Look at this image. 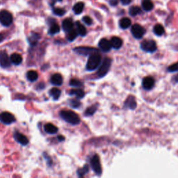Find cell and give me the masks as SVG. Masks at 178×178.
I'll use <instances>...</instances> for the list:
<instances>
[{"label":"cell","instance_id":"26","mask_svg":"<svg viewBox=\"0 0 178 178\" xmlns=\"http://www.w3.org/2000/svg\"><path fill=\"white\" fill-rule=\"evenodd\" d=\"M153 32L155 35H157L158 36H162L163 34H164L165 30L162 25H157L154 27Z\"/></svg>","mask_w":178,"mask_h":178},{"label":"cell","instance_id":"1","mask_svg":"<svg viewBox=\"0 0 178 178\" xmlns=\"http://www.w3.org/2000/svg\"><path fill=\"white\" fill-rule=\"evenodd\" d=\"M102 61L101 55L99 52H95L89 56L88 62L86 64V69L88 71H93L100 65Z\"/></svg>","mask_w":178,"mask_h":178},{"label":"cell","instance_id":"31","mask_svg":"<svg viewBox=\"0 0 178 178\" xmlns=\"http://www.w3.org/2000/svg\"><path fill=\"white\" fill-rule=\"evenodd\" d=\"M59 32H60V27L59 25L56 24V23L51 25L50 29H49V34H50V35H54V34H57V33H59Z\"/></svg>","mask_w":178,"mask_h":178},{"label":"cell","instance_id":"38","mask_svg":"<svg viewBox=\"0 0 178 178\" xmlns=\"http://www.w3.org/2000/svg\"><path fill=\"white\" fill-rule=\"evenodd\" d=\"M83 21L84 22L85 24H86L87 25H91L93 22L92 19L90 17H88V16H84V17L83 18Z\"/></svg>","mask_w":178,"mask_h":178},{"label":"cell","instance_id":"18","mask_svg":"<svg viewBox=\"0 0 178 178\" xmlns=\"http://www.w3.org/2000/svg\"><path fill=\"white\" fill-rule=\"evenodd\" d=\"M44 130L45 132H47V133L50 134H56L58 132L57 127H56L55 125L53 124H51V123H47V124H45L44 126Z\"/></svg>","mask_w":178,"mask_h":178},{"label":"cell","instance_id":"44","mask_svg":"<svg viewBox=\"0 0 178 178\" xmlns=\"http://www.w3.org/2000/svg\"><path fill=\"white\" fill-rule=\"evenodd\" d=\"M56 1H62V0H52V2H51V4H52H52H54V3L56 2Z\"/></svg>","mask_w":178,"mask_h":178},{"label":"cell","instance_id":"28","mask_svg":"<svg viewBox=\"0 0 178 178\" xmlns=\"http://www.w3.org/2000/svg\"><path fill=\"white\" fill-rule=\"evenodd\" d=\"M78 34H78L77 31L74 29H72V30H70V32H68V34H67V39H68V41L70 42L73 41L75 40L76 38L77 37Z\"/></svg>","mask_w":178,"mask_h":178},{"label":"cell","instance_id":"17","mask_svg":"<svg viewBox=\"0 0 178 178\" xmlns=\"http://www.w3.org/2000/svg\"><path fill=\"white\" fill-rule=\"evenodd\" d=\"M11 59V62L13 64L18 65L20 64H21L22 62V57L20 54H18V53H14L10 57Z\"/></svg>","mask_w":178,"mask_h":178},{"label":"cell","instance_id":"23","mask_svg":"<svg viewBox=\"0 0 178 178\" xmlns=\"http://www.w3.org/2000/svg\"><path fill=\"white\" fill-rule=\"evenodd\" d=\"M70 94L72 95H76L78 99H81L85 96V93L82 89H72L70 90Z\"/></svg>","mask_w":178,"mask_h":178},{"label":"cell","instance_id":"40","mask_svg":"<svg viewBox=\"0 0 178 178\" xmlns=\"http://www.w3.org/2000/svg\"><path fill=\"white\" fill-rule=\"evenodd\" d=\"M121 1L123 5H128L131 3L132 0H121Z\"/></svg>","mask_w":178,"mask_h":178},{"label":"cell","instance_id":"42","mask_svg":"<svg viewBox=\"0 0 178 178\" xmlns=\"http://www.w3.org/2000/svg\"><path fill=\"white\" fill-rule=\"evenodd\" d=\"M173 80L175 81V82H178V74H177V75L173 77Z\"/></svg>","mask_w":178,"mask_h":178},{"label":"cell","instance_id":"13","mask_svg":"<svg viewBox=\"0 0 178 178\" xmlns=\"http://www.w3.org/2000/svg\"><path fill=\"white\" fill-rule=\"evenodd\" d=\"M99 48L100 50L104 52H109L111 49L112 46L111 44V42L106 39H101L99 42Z\"/></svg>","mask_w":178,"mask_h":178},{"label":"cell","instance_id":"9","mask_svg":"<svg viewBox=\"0 0 178 178\" xmlns=\"http://www.w3.org/2000/svg\"><path fill=\"white\" fill-rule=\"evenodd\" d=\"M74 51L77 54L83 56H90L94 52H97V50L95 48H88V47H78L74 49Z\"/></svg>","mask_w":178,"mask_h":178},{"label":"cell","instance_id":"43","mask_svg":"<svg viewBox=\"0 0 178 178\" xmlns=\"http://www.w3.org/2000/svg\"><path fill=\"white\" fill-rule=\"evenodd\" d=\"M3 40H4V36L2 35V34H0V43H1V42H2Z\"/></svg>","mask_w":178,"mask_h":178},{"label":"cell","instance_id":"41","mask_svg":"<svg viewBox=\"0 0 178 178\" xmlns=\"http://www.w3.org/2000/svg\"><path fill=\"white\" fill-rule=\"evenodd\" d=\"M57 138H58V140H59V141H63L65 140V138L63 137V136H59Z\"/></svg>","mask_w":178,"mask_h":178},{"label":"cell","instance_id":"8","mask_svg":"<svg viewBox=\"0 0 178 178\" xmlns=\"http://www.w3.org/2000/svg\"><path fill=\"white\" fill-rule=\"evenodd\" d=\"M0 121L5 125H11L15 121V118L13 114L5 111L0 114Z\"/></svg>","mask_w":178,"mask_h":178},{"label":"cell","instance_id":"3","mask_svg":"<svg viewBox=\"0 0 178 178\" xmlns=\"http://www.w3.org/2000/svg\"><path fill=\"white\" fill-rule=\"evenodd\" d=\"M111 65V59L109 58H105L103 60L102 63L100 65L97 71V75L99 78L104 77L109 70Z\"/></svg>","mask_w":178,"mask_h":178},{"label":"cell","instance_id":"29","mask_svg":"<svg viewBox=\"0 0 178 178\" xmlns=\"http://www.w3.org/2000/svg\"><path fill=\"white\" fill-rule=\"evenodd\" d=\"M39 39V34L33 33V34H32V36H31L28 39V41H29V42L30 45L34 46V45H36V44H37Z\"/></svg>","mask_w":178,"mask_h":178},{"label":"cell","instance_id":"12","mask_svg":"<svg viewBox=\"0 0 178 178\" xmlns=\"http://www.w3.org/2000/svg\"><path fill=\"white\" fill-rule=\"evenodd\" d=\"M13 137L15 141L18 143H19L20 144L22 145V146H26L29 143V140L27 139V137L24 134L20 133V132L16 131V132H14Z\"/></svg>","mask_w":178,"mask_h":178},{"label":"cell","instance_id":"30","mask_svg":"<svg viewBox=\"0 0 178 178\" xmlns=\"http://www.w3.org/2000/svg\"><path fill=\"white\" fill-rule=\"evenodd\" d=\"M97 109V105H93V106L88 107V108L85 111L84 115L86 116H90L93 115V114L95 113Z\"/></svg>","mask_w":178,"mask_h":178},{"label":"cell","instance_id":"33","mask_svg":"<svg viewBox=\"0 0 178 178\" xmlns=\"http://www.w3.org/2000/svg\"><path fill=\"white\" fill-rule=\"evenodd\" d=\"M83 85L82 82L81 81L78 80L77 79H72L70 81V86L72 87H75V88H79Z\"/></svg>","mask_w":178,"mask_h":178},{"label":"cell","instance_id":"5","mask_svg":"<svg viewBox=\"0 0 178 178\" xmlns=\"http://www.w3.org/2000/svg\"><path fill=\"white\" fill-rule=\"evenodd\" d=\"M13 22V16L7 11H1L0 12V23L4 27H9Z\"/></svg>","mask_w":178,"mask_h":178},{"label":"cell","instance_id":"19","mask_svg":"<svg viewBox=\"0 0 178 178\" xmlns=\"http://www.w3.org/2000/svg\"><path fill=\"white\" fill-rule=\"evenodd\" d=\"M62 27L63 29L64 30L65 32H68L73 29L74 25L72 21L70 19H65L64 20V21L63 22Z\"/></svg>","mask_w":178,"mask_h":178},{"label":"cell","instance_id":"34","mask_svg":"<svg viewBox=\"0 0 178 178\" xmlns=\"http://www.w3.org/2000/svg\"><path fill=\"white\" fill-rule=\"evenodd\" d=\"M88 170H89L88 166V165H85L83 168H79V169L77 170V174L79 177H83L85 174H86L87 172H88Z\"/></svg>","mask_w":178,"mask_h":178},{"label":"cell","instance_id":"11","mask_svg":"<svg viewBox=\"0 0 178 178\" xmlns=\"http://www.w3.org/2000/svg\"><path fill=\"white\" fill-rule=\"evenodd\" d=\"M154 83H155V81H154V78L149 76V77H145L144 79H143L142 86L143 88H144L145 90H151V89L154 86Z\"/></svg>","mask_w":178,"mask_h":178},{"label":"cell","instance_id":"27","mask_svg":"<svg viewBox=\"0 0 178 178\" xmlns=\"http://www.w3.org/2000/svg\"><path fill=\"white\" fill-rule=\"evenodd\" d=\"M83 8H84V4L83 2H78L73 6V11L75 13V14L79 15L82 13Z\"/></svg>","mask_w":178,"mask_h":178},{"label":"cell","instance_id":"24","mask_svg":"<svg viewBox=\"0 0 178 178\" xmlns=\"http://www.w3.org/2000/svg\"><path fill=\"white\" fill-rule=\"evenodd\" d=\"M153 4L150 0H143L142 1V8L146 11H150L153 8Z\"/></svg>","mask_w":178,"mask_h":178},{"label":"cell","instance_id":"4","mask_svg":"<svg viewBox=\"0 0 178 178\" xmlns=\"http://www.w3.org/2000/svg\"><path fill=\"white\" fill-rule=\"evenodd\" d=\"M141 48L144 51V52H148V53H153L156 52L157 50V44L152 40H146L143 41L141 43Z\"/></svg>","mask_w":178,"mask_h":178},{"label":"cell","instance_id":"36","mask_svg":"<svg viewBox=\"0 0 178 178\" xmlns=\"http://www.w3.org/2000/svg\"><path fill=\"white\" fill-rule=\"evenodd\" d=\"M53 11H54V13L55 14V15H59V16H62L65 13V11H64L62 8H54Z\"/></svg>","mask_w":178,"mask_h":178},{"label":"cell","instance_id":"16","mask_svg":"<svg viewBox=\"0 0 178 178\" xmlns=\"http://www.w3.org/2000/svg\"><path fill=\"white\" fill-rule=\"evenodd\" d=\"M63 77L60 74H54L51 77V83L55 86H61L63 83Z\"/></svg>","mask_w":178,"mask_h":178},{"label":"cell","instance_id":"7","mask_svg":"<svg viewBox=\"0 0 178 178\" xmlns=\"http://www.w3.org/2000/svg\"><path fill=\"white\" fill-rule=\"evenodd\" d=\"M131 32H132V35H133L135 39H141L144 36L145 33H146V30H145V29L142 26L136 24L132 27Z\"/></svg>","mask_w":178,"mask_h":178},{"label":"cell","instance_id":"6","mask_svg":"<svg viewBox=\"0 0 178 178\" xmlns=\"http://www.w3.org/2000/svg\"><path fill=\"white\" fill-rule=\"evenodd\" d=\"M90 166H91L93 170L97 175H101L102 170L100 158L98 157L97 154H95V155L91 158V159H90Z\"/></svg>","mask_w":178,"mask_h":178},{"label":"cell","instance_id":"25","mask_svg":"<svg viewBox=\"0 0 178 178\" xmlns=\"http://www.w3.org/2000/svg\"><path fill=\"white\" fill-rule=\"evenodd\" d=\"M76 25H77V31L78 34L81 36H85L86 35V29L85 27L83 25H81L79 22H76Z\"/></svg>","mask_w":178,"mask_h":178},{"label":"cell","instance_id":"35","mask_svg":"<svg viewBox=\"0 0 178 178\" xmlns=\"http://www.w3.org/2000/svg\"><path fill=\"white\" fill-rule=\"evenodd\" d=\"M168 71L170 72H175L178 71V62L170 65L168 68Z\"/></svg>","mask_w":178,"mask_h":178},{"label":"cell","instance_id":"2","mask_svg":"<svg viewBox=\"0 0 178 178\" xmlns=\"http://www.w3.org/2000/svg\"><path fill=\"white\" fill-rule=\"evenodd\" d=\"M60 116L61 118L70 124L75 125L80 123V118L77 114L72 111L64 110L60 112Z\"/></svg>","mask_w":178,"mask_h":178},{"label":"cell","instance_id":"37","mask_svg":"<svg viewBox=\"0 0 178 178\" xmlns=\"http://www.w3.org/2000/svg\"><path fill=\"white\" fill-rule=\"evenodd\" d=\"M69 103H70V106L73 107V108H78L81 104L80 102H79L78 100H70V102Z\"/></svg>","mask_w":178,"mask_h":178},{"label":"cell","instance_id":"39","mask_svg":"<svg viewBox=\"0 0 178 178\" xmlns=\"http://www.w3.org/2000/svg\"><path fill=\"white\" fill-rule=\"evenodd\" d=\"M118 3V0H109V4L111 6H116Z\"/></svg>","mask_w":178,"mask_h":178},{"label":"cell","instance_id":"22","mask_svg":"<svg viewBox=\"0 0 178 178\" xmlns=\"http://www.w3.org/2000/svg\"><path fill=\"white\" fill-rule=\"evenodd\" d=\"M27 79L30 81H35L38 79L39 77V74L38 72L35 71V70H29L27 72Z\"/></svg>","mask_w":178,"mask_h":178},{"label":"cell","instance_id":"15","mask_svg":"<svg viewBox=\"0 0 178 178\" xmlns=\"http://www.w3.org/2000/svg\"><path fill=\"white\" fill-rule=\"evenodd\" d=\"M110 42L112 48L116 49V50H119L122 47V45H123V41H122V39L119 37H116V36L112 37Z\"/></svg>","mask_w":178,"mask_h":178},{"label":"cell","instance_id":"32","mask_svg":"<svg viewBox=\"0 0 178 178\" xmlns=\"http://www.w3.org/2000/svg\"><path fill=\"white\" fill-rule=\"evenodd\" d=\"M130 14L132 16H136L141 13V8L139 6H132L130 8Z\"/></svg>","mask_w":178,"mask_h":178},{"label":"cell","instance_id":"14","mask_svg":"<svg viewBox=\"0 0 178 178\" xmlns=\"http://www.w3.org/2000/svg\"><path fill=\"white\" fill-rule=\"evenodd\" d=\"M125 107L132 110L135 109L137 107V102L135 100V98L132 95L129 96L125 102Z\"/></svg>","mask_w":178,"mask_h":178},{"label":"cell","instance_id":"21","mask_svg":"<svg viewBox=\"0 0 178 178\" xmlns=\"http://www.w3.org/2000/svg\"><path fill=\"white\" fill-rule=\"evenodd\" d=\"M61 94V90L57 88H52L50 90V95L54 100H57Z\"/></svg>","mask_w":178,"mask_h":178},{"label":"cell","instance_id":"20","mask_svg":"<svg viewBox=\"0 0 178 178\" xmlns=\"http://www.w3.org/2000/svg\"><path fill=\"white\" fill-rule=\"evenodd\" d=\"M131 24H132V22H131L130 18H122L119 22L120 27H121V29H126L129 28L130 27Z\"/></svg>","mask_w":178,"mask_h":178},{"label":"cell","instance_id":"10","mask_svg":"<svg viewBox=\"0 0 178 178\" xmlns=\"http://www.w3.org/2000/svg\"><path fill=\"white\" fill-rule=\"evenodd\" d=\"M11 59L6 51H0V65L2 68H8L11 66Z\"/></svg>","mask_w":178,"mask_h":178}]
</instances>
